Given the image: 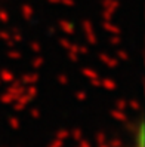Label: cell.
<instances>
[{"label": "cell", "mask_w": 145, "mask_h": 147, "mask_svg": "<svg viewBox=\"0 0 145 147\" xmlns=\"http://www.w3.org/2000/svg\"><path fill=\"white\" fill-rule=\"evenodd\" d=\"M110 146H111V147H122L123 144H122V141H120V140H113Z\"/></svg>", "instance_id": "obj_1"}, {"label": "cell", "mask_w": 145, "mask_h": 147, "mask_svg": "<svg viewBox=\"0 0 145 147\" xmlns=\"http://www.w3.org/2000/svg\"><path fill=\"white\" fill-rule=\"evenodd\" d=\"M83 147H90V146H89L88 143H83Z\"/></svg>", "instance_id": "obj_2"}, {"label": "cell", "mask_w": 145, "mask_h": 147, "mask_svg": "<svg viewBox=\"0 0 145 147\" xmlns=\"http://www.w3.org/2000/svg\"><path fill=\"white\" fill-rule=\"evenodd\" d=\"M101 147H111V146H101Z\"/></svg>", "instance_id": "obj_3"}]
</instances>
